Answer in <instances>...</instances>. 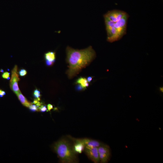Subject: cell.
<instances>
[{
    "instance_id": "cell-1",
    "label": "cell",
    "mask_w": 163,
    "mask_h": 163,
    "mask_svg": "<svg viewBox=\"0 0 163 163\" xmlns=\"http://www.w3.org/2000/svg\"><path fill=\"white\" fill-rule=\"evenodd\" d=\"M67 53V61L69 64L67 74L69 78L78 73L96 56L95 52L92 46L80 50L68 47Z\"/></svg>"
},
{
    "instance_id": "cell-2",
    "label": "cell",
    "mask_w": 163,
    "mask_h": 163,
    "mask_svg": "<svg viewBox=\"0 0 163 163\" xmlns=\"http://www.w3.org/2000/svg\"><path fill=\"white\" fill-rule=\"evenodd\" d=\"M53 149L61 162L63 163H74L77 162L76 154L68 141L62 139L57 141Z\"/></svg>"
},
{
    "instance_id": "cell-3",
    "label": "cell",
    "mask_w": 163,
    "mask_h": 163,
    "mask_svg": "<svg viewBox=\"0 0 163 163\" xmlns=\"http://www.w3.org/2000/svg\"><path fill=\"white\" fill-rule=\"evenodd\" d=\"M106 29L107 33V41L108 42L112 43L120 40L115 27V23L104 16Z\"/></svg>"
},
{
    "instance_id": "cell-4",
    "label": "cell",
    "mask_w": 163,
    "mask_h": 163,
    "mask_svg": "<svg viewBox=\"0 0 163 163\" xmlns=\"http://www.w3.org/2000/svg\"><path fill=\"white\" fill-rule=\"evenodd\" d=\"M129 15L126 14L120 20L115 23V27L121 39L126 34L127 21Z\"/></svg>"
},
{
    "instance_id": "cell-5",
    "label": "cell",
    "mask_w": 163,
    "mask_h": 163,
    "mask_svg": "<svg viewBox=\"0 0 163 163\" xmlns=\"http://www.w3.org/2000/svg\"><path fill=\"white\" fill-rule=\"evenodd\" d=\"M98 151L100 162L102 163L107 162L111 155L110 147L103 144L98 147Z\"/></svg>"
},
{
    "instance_id": "cell-6",
    "label": "cell",
    "mask_w": 163,
    "mask_h": 163,
    "mask_svg": "<svg viewBox=\"0 0 163 163\" xmlns=\"http://www.w3.org/2000/svg\"><path fill=\"white\" fill-rule=\"evenodd\" d=\"M19 80L18 72V67L16 65L12 70V77L10 82L11 89L16 94L20 91L18 86V82Z\"/></svg>"
},
{
    "instance_id": "cell-7",
    "label": "cell",
    "mask_w": 163,
    "mask_h": 163,
    "mask_svg": "<svg viewBox=\"0 0 163 163\" xmlns=\"http://www.w3.org/2000/svg\"><path fill=\"white\" fill-rule=\"evenodd\" d=\"M84 150L87 156L94 163L100 162L98 147L85 146Z\"/></svg>"
},
{
    "instance_id": "cell-8",
    "label": "cell",
    "mask_w": 163,
    "mask_h": 163,
    "mask_svg": "<svg viewBox=\"0 0 163 163\" xmlns=\"http://www.w3.org/2000/svg\"><path fill=\"white\" fill-rule=\"evenodd\" d=\"M126 13L122 10L114 9L108 11L104 16L107 17L115 23L122 18Z\"/></svg>"
},
{
    "instance_id": "cell-9",
    "label": "cell",
    "mask_w": 163,
    "mask_h": 163,
    "mask_svg": "<svg viewBox=\"0 0 163 163\" xmlns=\"http://www.w3.org/2000/svg\"><path fill=\"white\" fill-rule=\"evenodd\" d=\"M71 138L74 141L73 148L75 153L76 154H81L84 150L85 146L78 139Z\"/></svg>"
},
{
    "instance_id": "cell-10",
    "label": "cell",
    "mask_w": 163,
    "mask_h": 163,
    "mask_svg": "<svg viewBox=\"0 0 163 163\" xmlns=\"http://www.w3.org/2000/svg\"><path fill=\"white\" fill-rule=\"evenodd\" d=\"M85 146L99 147L103 144L99 141L88 138L78 139Z\"/></svg>"
},
{
    "instance_id": "cell-11",
    "label": "cell",
    "mask_w": 163,
    "mask_h": 163,
    "mask_svg": "<svg viewBox=\"0 0 163 163\" xmlns=\"http://www.w3.org/2000/svg\"><path fill=\"white\" fill-rule=\"evenodd\" d=\"M16 95L22 104L24 106L29 107V106L32 104L31 102L27 100L26 97L21 93L20 90Z\"/></svg>"
},
{
    "instance_id": "cell-12",
    "label": "cell",
    "mask_w": 163,
    "mask_h": 163,
    "mask_svg": "<svg viewBox=\"0 0 163 163\" xmlns=\"http://www.w3.org/2000/svg\"><path fill=\"white\" fill-rule=\"evenodd\" d=\"M45 57L46 60L55 62L56 58V53L53 52H48L45 54Z\"/></svg>"
},
{
    "instance_id": "cell-13",
    "label": "cell",
    "mask_w": 163,
    "mask_h": 163,
    "mask_svg": "<svg viewBox=\"0 0 163 163\" xmlns=\"http://www.w3.org/2000/svg\"><path fill=\"white\" fill-rule=\"evenodd\" d=\"M77 84H80L83 87V90L86 89L89 86V84L86 79L85 78H80L78 79L76 82Z\"/></svg>"
},
{
    "instance_id": "cell-14",
    "label": "cell",
    "mask_w": 163,
    "mask_h": 163,
    "mask_svg": "<svg viewBox=\"0 0 163 163\" xmlns=\"http://www.w3.org/2000/svg\"><path fill=\"white\" fill-rule=\"evenodd\" d=\"M35 97L37 100L39 101L40 100V97L41 96L40 92L38 90L36 89L35 90L34 93Z\"/></svg>"
},
{
    "instance_id": "cell-15",
    "label": "cell",
    "mask_w": 163,
    "mask_h": 163,
    "mask_svg": "<svg viewBox=\"0 0 163 163\" xmlns=\"http://www.w3.org/2000/svg\"><path fill=\"white\" fill-rule=\"evenodd\" d=\"M30 109L32 111H39L38 110V108L37 106L34 105H31L29 107Z\"/></svg>"
},
{
    "instance_id": "cell-16",
    "label": "cell",
    "mask_w": 163,
    "mask_h": 163,
    "mask_svg": "<svg viewBox=\"0 0 163 163\" xmlns=\"http://www.w3.org/2000/svg\"><path fill=\"white\" fill-rule=\"evenodd\" d=\"M38 110L39 111L42 112H45L47 111V109L45 105H41L38 107Z\"/></svg>"
},
{
    "instance_id": "cell-17",
    "label": "cell",
    "mask_w": 163,
    "mask_h": 163,
    "mask_svg": "<svg viewBox=\"0 0 163 163\" xmlns=\"http://www.w3.org/2000/svg\"><path fill=\"white\" fill-rule=\"evenodd\" d=\"M19 74L21 77L25 75L27 73V71L25 69H21L19 72Z\"/></svg>"
},
{
    "instance_id": "cell-18",
    "label": "cell",
    "mask_w": 163,
    "mask_h": 163,
    "mask_svg": "<svg viewBox=\"0 0 163 163\" xmlns=\"http://www.w3.org/2000/svg\"><path fill=\"white\" fill-rule=\"evenodd\" d=\"M75 89L78 91H81L83 90L82 86L80 84H78L76 86Z\"/></svg>"
},
{
    "instance_id": "cell-19",
    "label": "cell",
    "mask_w": 163,
    "mask_h": 163,
    "mask_svg": "<svg viewBox=\"0 0 163 163\" xmlns=\"http://www.w3.org/2000/svg\"><path fill=\"white\" fill-rule=\"evenodd\" d=\"M10 73L8 72H5L2 75V77L5 79H7V78L9 77V75Z\"/></svg>"
},
{
    "instance_id": "cell-20",
    "label": "cell",
    "mask_w": 163,
    "mask_h": 163,
    "mask_svg": "<svg viewBox=\"0 0 163 163\" xmlns=\"http://www.w3.org/2000/svg\"><path fill=\"white\" fill-rule=\"evenodd\" d=\"M55 62L54 61H48V60H46V65H47L48 66H52V65L54 62Z\"/></svg>"
},
{
    "instance_id": "cell-21",
    "label": "cell",
    "mask_w": 163,
    "mask_h": 163,
    "mask_svg": "<svg viewBox=\"0 0 163 163\" xmlns=\"http://www.w3.org/2000/svg\"><path fill=\"white\" fill-rule=\"evenodd\" d=\"M48 111H50L53 108V105L51 104H48L47 105Z\"/></svg>"
},
{
    "instance_id": "cell-22",
    "label": "cell",
    "mask_w": 163,
    "mask_h": 163,
    "mask_svg": "<svg viewBox=\"0 0 163 163\" xmlns=\"http://www.w3.org/2000/svg\"><path fill=\"white\" fill-rule=\"evenodd\" d=\"M93 78V77H88V79H87V81H88V82L89 83L92 80Z\"/></svg>"
},
{
    "instance_id": "cell-23",
    "label": "cell",
    "mask_w": 163,
    "mask_h": 163,
    "mask_svg": "<svg viewBox=\"0 0 163 163\" xmlns=\"http://www.w3.org/2000/svg\"><path fill=\"white\" fill-rule=\"evenodd\" d=\"M39 101H38L37 99H35L34 100L33 102V103L34 104H36Z\"/></svg>"
},
{
    "instance_id": "cell-24",
    "label": "cell",
    "mask_w": 163,
    "mask_h": 163,
    "mask_svg": "<svg viewBox=\"0 0 163 163\" xmlns=\"http://www.w3.org/2000/svg\"><path fill=\"white\" fill-rule=\"evenodd\" d=\"M159 90L160 92H161V93H163V87H160V88H159Z\"/></svg>"
},
{
    "instance_id": "cell-25",
    "label": "cell",
    "mask_w": 163,
    "mask_h": 163,
    "mask_svg": "<svg viewBox=\"0 0 163 163\" xmlns=\"http://www.w3.org/2000/svg\"><path fill=\"white\" fill-rule=\"evenodd\" d=\"M2 94L3 95H5L6 94V93L4 91H3L2 93Z\"/></svg>"
},
{
    "instance_id": "cell-26",
    "label": "cell",
    "mask_w": 163,
    "mask_h": 163,
    "mask_svg": "<svg viewBox=\"0 0 163 163\" xmlns=\"http://www.w3.org/2000/svg\"><path fill=\"white\" fill-rule=\"evenodd\" d=\"M2 92H3V91L0 90V94H2Z\"/></svg>"
},
{
    "instance_id": "cell-27",
    "label": "cell",
    "mask_w": 163,
    "mask_h": 163,
    "mask_svg": "<svg viewBox=\"0 0 163 163\" xmlns=\"http://www.w3.org/2000/svg\"><path fill=\"white\" fill-rule=\"evenodd\" d=\"M4 96L2 94H0V97H3Z\"/></svg>"
},
{
    "instance_id": "cell-28",
    "label": "cell",
    "mask_w": 163,
    "mask_h": 163,
    "mask_svg": "<svg viewBox=\"0 0 163 163\" xmlns=\"http://www.w3.org/2000/svg\"><path fill=\"white\" fill-rule=\"evenodd\" d=\"M1 72H4V70L3 69H1Z\"/></svg>"
},
{
    "instance_id": "cell-29",
    "label": "cell",
    "mask_w": 163,
    "mask_h": 163,
    "mask_svg": "<svg viewBox=\"0 0 163 163\" xmlns=\"http://www.w3.org/2000/svg\"><path fill=\"white\" fill-rule=\"evenodd\" d=\"M10 77H9L8 78H7V80H9V79H10Z\"/></svg>"
}]
</instances>
